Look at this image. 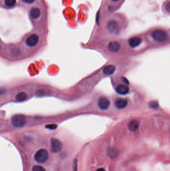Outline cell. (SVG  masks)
I'll return each mask as SVG.
<instances>
[{
  "label": "cell",
  "mask_w": 170,
  "mask_h": 171,
  "mask_svg": "<svg viewBox=\"0 0 170 171\" xmlns=\"http://www.w3.org/2000/svg\"><path fill=\"white\" fill-rule=\"evenodd\" d=\"M152 37L153 39L159 42L166 41L168 39V34L163 30H156L153 32Z\"/></svg>",
  "instance_id": "1"
},
{
  "label": "cell",
  "mask_w": 170,
  "mask_h": 171,
  "mask_svg": "<svg viewBox=\"0 0 170 171\" xmlns=\"http://www.w3.org/2000/svg\"><path fill=\"white\" fill-rule=\"evenodd\" d=\"M27 119L22 115H17L14 116L12 119V123L15 127L21 128L25 126L27 123Z\"/></svg>",
  "instance_id": "2"
},
{
  "label": "cell",
  "mask_w": 170,
  "mask_h": 171,
  "mask_svg": "<svg viewBox=\"0 0 170 171\" xmlns=\"http://www.w3.org/2000/svg\"><path fill=\"white\" fill-rule=\"evenodd\" d=\"M49 158V153L45 149H41L36 153L35 156V161L39 163H43Z\"/></svg>",
  "instance_id": "3"
},
{
  "label": "cell",
  "mask_w": 170,
  "mask_h": 171,
  "mask_svg": "<svg viewBox=\"0 0 170 171\" xmlns=\"http://www.w3.org/2000/svg\"><path fill=\"white\" fill-rule=\"evenodd\" d=\"M63 144L59 140L53 138L51 140V150L53 153H57L62 149Z\"/></svg>",
  "instance_id": "4"
},
{
  "label": "cell",
  "mask_w": 170,
  "mask_h": 171,
  "mask_svg": "<svg viewBox=\"0 0 170 171\" xmlns=\"http://www.w3.org/2000/svg\"><path fill=\"white\" fill-rule=\"evenodd\" d=\"M39 41V37L38 35L35 34H33L27 38L25 41V43L27 44V45L29 47H33L38 43Z\"/></svg>",
  "instance_id": "5"
},
{
  "label": "cell",
  "mask_w": 170,
  "mask_h": 171,
  "mask_svg": "<svg viewBox=\"0 0 170 171\" xmlns=\"http://www.w3.org/2000/svg\"><path fill=\"white\" fill-rule=\"evenodd\" d=\"M110 101L106 97H100L98 100V106L102 110H107L109 107Z\"/></svg>",
  "instance_id": "6"
},
{
  "label": "cell",
  "mask_w": 170,
  "mask_h": 171,
  "mask_svg": "<svg viewBox=\"0 0 170 171\" xmlns=\"http://www.w3.org/2000/svg\"><path fill=\"white\" fill-rule=\"evenodd\" d=\"M41 15V11L39 7H33L30 11V16L33 20H37Z\"/></svg>",
  "instance_id": "7"
},
{
  "label": "cell",
  "mask_w": 170,
  "mask_h": 171,
  "mask_svg": "<svg viewBox=\"0 0 170 171\" xmlns=\"http://www.w3.org/2000/svg\"><path fill=\"white\" fill-rule=\"evenodd\" d=\"M108 29L111 33L117 34L119 31V27L117 22L115 21H111L108 24Z\"/></svg>",
  "instance_id": "8"
},
{
  "label": "cell",
  "mask_w": 170,
  "mask_h": 171,
  "mask_svg": "<svg viewBox=\"0 0 170 171\" xmlns=\"http://www.w3.org/2000/svg\"><path fill=\"white\" fill-rule=\"evenodd\" d=\"M116 91L119 94L123 95L127 94L129 92V87L127 85L120 84L116 87Z\"/></svg>",
  "instance_id": "9"
},
{
  "label": "cell",
  "mask_w": 170,
  "mask_h": 171,
  "mask_svg": "<svg viewBox=\"0 0 170 171\" xmlns=\"http://www.w3.org/2000/svg\"><path fill=\"white\" fill-rule=\"evenodd\" d=\"M108 49L112 52H117L120 49L121 45L117 42L112 41L108 44Z\"/></svg>",
  "instance_id": "10"
},
{
  "label": "cell",
  "mask_w": 170,
  "mask_h": 171,
  "mask_svg": "<svg viewBox=\"0 0 170 171\" xmlns=\"http://www.w3.org/2000/svg\"><path fill=\"white\" fill-rule=\"evenodd\" d=\"M142 42V39L139 37H133L129 39L128 43L129 45L132 48H136L140 45Z\"/></svg>",
  "instance_id": "11"
},
{
  "label": "cell",
  "mask_w": 170,
  "mask_h": 171,
  "mask_svg": "<svg viewBox=\"0 0 170 171\" xmlns=\"http://www.w3.org/2000/svg\"><path fill=\"white\" fill-rule=\"evenodd\" d=\"M128 101L124 99H118L115 102V106L118 109H123L127 106Z\"/></svg>",
  "instance_id": "12"
},
{
  "label": "cell",
  "mask_w": 170,
  "mask_h": 171,
  "mask_svg": "<svg viewBox=\"0 0 170 171\" xmlns=\"http://www.w3.org/2000/svg\"><path fill=\"white\" fill-rule=\"evenodd\" d=\"M139 127V122L136 120H132L129 123L128 128L130 131L132 132H135L137 131Z\"/></svg>",
  "instance_id": "13"
},
{
  "label": "cell",
  "mask_w": 170,
  "mask_h": 171,
  "mask_svg": "<svg viewBox=\"0 0 170 171\" xmlns=\"http://www.w3.org/2000/svg\"><path fill=\"white\" fill-rule=\"evenodd\" d=\"M115 67L114 65H108L104 68L103 73L105 75H112L115 71Z\"/></svg>",
  "instance_id": "14"
},
{
  "label": "cell",
  "mask_w": 170,
  "mask_h": 171,
  "mask_svg": "<svg viewBox=\"0 0 170 171\" xmlns=\"http://www.w3.org/2000/svg\"><path fill=\"white\" fill-rule=\"evenodd\" d=\"M107 155L110 158L114 159L118 155V152L116 150L113 148H109L107 150Z\"/></svg>",
  "instance_id": "15"
},
{
  "label": "cell",
  "mask_w": 170,
  "mask_h": 171,
  "mask_svg": "<svg viewBox=\"0 0 170 171\" xmlns=\"http://www.w3.org/2000/svg\"><path fill=\"white\" fill-rule=\"evenodd\" d=\"M27 98V94L23 92L19 93L16 96V100L19 102H23L24 101H25Z\"/></svg>",
  "instance_id": "16"
},
{
  "label": "cell",
  "mask_w": 170,
  "mask_h": 171,
  "mask_svg": "<svg viewBox=\"0 0 170 171\" xmlns=\"http://www.w3.org/2000/svg\"><path fill=\"white\" fill-rule=\"evenodd\" d=\"M17 0H4V4L7 7H13L16 4Z\"/></svg>",
  "instance_id": "17"
},
{
  "label": "cell",
  "mask_w": 170,
  "mask_h": 171,
  "mask_svg": "<svg viewBox=\"0 0 170 171\" xmlns=\"http://www.w3.org/2000/svg\"><path fill=\"white\" fill-rule=\"evenodd\" d=\"M33 171H45V170L40 166H35L33 168Z\"/></svg>",
  "instance_id": "18"
},
{
  "label": "cell",
  "mask_w": 170,
  "mask_h": 171,
  "mask_svg": "<svg viewBox=\"0 0 170 171\" xmlns=\"http://www.w3.org/2000/svg\"><path fill=\"white\" fill-rule=\"evenodd\" d=\"M57 126L55 124H50V125H47L46 126V128L49 129L50 130H55V129H57Z\"/></svg>",
  "instance_id": "19"
},
{
  "label": "cell",
  "mask_w": 170,
  "mask_h": 171,
  "mask_svg": "<svg viewBox=\"0 0 170 171\" xmlns=\"http://www.w3.org/2000/svg\"><path fill=\"white\" fill-rule=\"evenodd\" d=\"M150 107L153 109H156L158 107V104L156 102H152L150 103Z\"/></svg>",
  "instance_id": "20"
},
{
  "label": "cell",
  "mask_w": 170,
  "mask_h": 171,
  "mask_svg": "<svg viewBox=\"0 0 170 171\" xmlns=\"http://www.w3.org/2000/svg\"><path fill=\"white\" fill-rule=\"evenodd\" d=\"M23 2L27 4H31L35 2V0H22Z\"/></svg>",
  "instance_id": "21"
},
{
  "label": "cell",
  "mask_w": 170,
  "mask_h": 171,
  "mask_svg": "<svg viewBox=\"0 0 170 171\" xmlns=\"http://www.w3.org/2000/svg\"><path fill=\"white\" fill-rule=\"evenodd\" d=\"M44 94H45V92L42 90L38 91L36 93V95L37 96H42Z\"/></svg>",
  "instance_id": "22"
},
{
  "label": "cell",
  "mask_w": 170,
  "mask_h": 171,
  "mask_svg": "<svg viewBox=\"0 0 170 171\" xmlns=\"http://www.w3.org/2000/svg\"><path fill=\"white\" fill-rule=\"evenodd\" d=\"M73 171H77V161L75 160L73 163Z\"/></svg>",
  "instance_id": "23"
},
{
  "label": "cell",
  "mask_w": 170,
  "mask_h": 171,
  "mask_svg": "<svg viewBox=\"0 0 170 171\" xmlns=\"http://www.w3.org/2000/svg\"><path fill=\"white\" fill-rule=\"evenodd\" d=\"M96 171H105V170L103 169V168H99V169H98Z\"/></svg>",
  "instance_id": "24"
},
{
  "label": "cell",
  "mask_w": 170,
  "mask_h": 171,
  "mask_svg": "<svg viewBox=\"0 0 170 171\" xmlns=\"http://www.w3.org/2000/svg\"><path fill=\"white\" fill-rule=\"evenodd\" d=\"M112 1H117L118 0H112Z\"/></svg>",
  "instance_id": "25"
}]
</instances>
